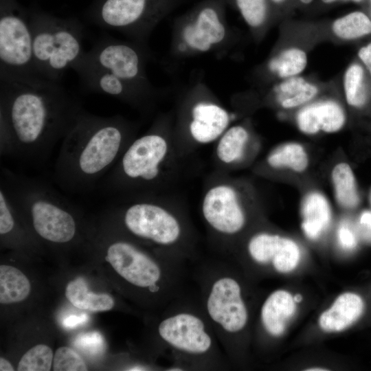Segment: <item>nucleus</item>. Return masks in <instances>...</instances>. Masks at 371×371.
<instances>
[{"mask_svg":"<svg viewBox=\"0 0 371 371\" xmlns=\"http://www.w3.org/2000/svg\"><path fill=\"white\" fill-rule=\"evenodd\" d=\"M302 229L311 240L318 238L330 225L331 207L327 197L319 191L306 193L301 202Z\"/></svg>","mask_w":371,"mask_h":371,"instance_id":"nucleus-21","label":"nucleus"},{"mask_svg":"<svg viewBox=\"0 0 371 371\" xmlns=\"http://www.w3.org/2000/svg\"><path fill=\"white\" fill-rule=\"evenodd\" d=\"M53 352L45 344H38L28 350L21 358L19 371H49L53 364Z\"/></svg>","mask_w":371,"mask_h":371,"instance_id":"nucleus-31","label":"nucleus"},{"mask_svg":"<svg viewBox=\"0 0 371 371\" xmlns=\"http://www.w3.org/2000/svg\"><path fill=\"white\" fill-rule=\"evenodd\" d=\"M82 87L135 106H142L152 96L128 85L107 71L79 60L72 67Z\"/></svg>","mask_w":371,"mask_h":371,"instance_id":"nucleus-16","label":"nucleus"},{"mask_svg":"<svg viewBox=\"0 0 371 371\" xmlns=\"http://www.w3.org/2000/svg\"><path fill=\"white\" fill-rule=\"evenodd\" d=\"M370 16L371 18V0H368Z\"/></svg>","mask_w":371,"mask_h":371,"instance_id":"nucleus-44","label":"nucleus"},{"mask_svg":"<svg viewBox=\"0 0 371 371\" xmlns=\"http://www.w3.org/2000/svg\"><path fill=\"white\" fill-rule=\"evenodd\" d=\"M87 320L88 316L85 314L80 315H72L63 319V325L66 328H74L78 326L84 324Z\"/></svg>","mask_w":371,"mask_h":371,"instance_id":"nucleus-36","label":"nucleus"},{"mask_svg":"<svg viewBox=\"0 0 371 371\" xmlns=\"http://www.w3.org/2000/svg\"><path fill=\"white\" fill-rule=\"evenodd\" d=\"M293 298L295 302H300L302 300V296L300 294H297L293 297Z\"/></svg>","mask_w":371,"mask_h":371,"instance_id":"nucleus-42","label":"nucleus"},{"mask_svg":"<svg viewBox=\"0 0 371 371\" xmlns=\"http://www.w3.org/2000/svg\"><path fill=\"white\" fill-rule=\"evenodd\" d=\"M273 10V15L275 12L284 6L289 0H269Z\"/></svg>","mask_w":371,"mask_h":371,"instance_id":"nucleus-38","label":"nucleus"},{"mask_svg":"<svg viewBox=\"0 0 371 371\" xmlns=\"http://www.w3.org/2000/svg\"><path fill=\"white\" fill-rule=\"evenodd\" d=\"M267 161L272 168L289 169L296 173H302L308 167L309 157L302 144L289 142L271 150L267 157Z\"/></svg>","mask_w":371,"mask_h":371,"instance_id":"nucleus-25","label":"nucleus"},{"mask_svg":"<svg viewBox=\"0 0 371 371\" xmlns=\"http://www.w3.org/2000/svg\"><path fill=\"white\" fill-rule=\"evenodd\" d=\"M370 204H371V191H370Z\"/></svg>","mask_w":371,"mask_h":371,"instance_id":"nucleus-45","label":"nucleus"},{"mask_svg":"<svg viewBox=\"0 0 371 371\" xmlns=\"http://www.w3.org/2000/svg\"><path fill=\"white\" fill-rule=\"evenodd\" d=\"M225 0H201L172 24L170 56L181 60L204 54L225 56L234 41Z\"/></svg>","mask_w":371,"mask_h":371,"instance_id":"nucleus-7","label":"nucleus"},{"mask_svg":"<svg viewBox=\"0 0 371 371\" xmlns=\"http://www.w3.org/2000/svg\"><path fill=\"white\" fill-rule=\"evenodd\" d=\"M359 223L366 232L371 235V212L366 210L363 212L359 217Z\"/></svg>","mask_w":371,"mask_h":371,"instance_id":"nucleus-37","label":"nucleus"},{"mask_svg":"<svg viewBox=\"0 0 371 371\" xmlns=\"http://www.w3.org/2000/svg\"><path fill=\"white\" fill-rule=\"evenodd\" d=\"M202 214L211 230L221 238L237 235L247 223L238 193L228 185L216 186L207 192L202 203Z\"/></svg>","mask_w":371,"mask_h":371,"instance_id":"nucleus-13","label":"nucleus"},{"mask_svg":"<svg viewBox=\"0 0 371 371\" xmlns=\"http://www.w3.org/2000/svg\"><path fill=\"white\" fill-rule=\"evenodd\" d=\"M161 311L156 334L172 364L184 370H223L228 359L195 292L188 289Z\"/></svg>","mask_w":371,"mask_h":371,"instance_id":"nucleus-3","label":"nucleus"},{"mask_svg":"<svg viewBox=\"0 0 371 371\" xmlns=\"http://www.w3.org/2000/svg\"><path fill=\"white\" fill-rule=\"evenodd\" d=\"M306 370H308V371H319V370H328L324 369V368H311V369H306Z\"/></svg>","mask_w":371,"mask_h":371,"instance_id":"nucleus-43","label":"nucleus"},{"mask_svg":"<svg viewBox=\"0 0 371 371\" xmlns=\"http://www.w3.org/2000/svg\"><path fill=\"white\" fill-rule=\"evenodd\" d=\"M295 123L298 131L307 136L333 134L346 125L347 115L343 105L335 98H316L296 111Z\"/></svg>","mask_w":371,"mask_h":371,"instance_id":"nucleus-15","label":"nucleus"},{"mask_svg":"<svg viewBox=\"0 0 371 371\" xmlns=\"http://www.w3.org/2000/svg\"><path fill=\"white\" fill-rule=\"evenodd\" d=\"M33 56L38 74L60 82L82 58L83 29L74 21L34 14L31 16Z\"/></svg>","mask_w":371,"mask_h":371,"instance_id":"nucleus-8","label":"nucleus"},{"mask_svg":"<svg viewBox=\"0 0 371 371\" xmlns=\"http://www.w3.org/2000/svg\"><path fill=\"white\" fill-rule=\"evenodd\" d=\"M295 303L293 296L286 291L271 293L260 308V321L262 329L273 337L282 335L295 314Z\"/></svg>","mask_w":371,"mask_h":371,"instance_id":"nucleus-18","label":"nucleus"},{"mask_svg":"<svg viewBox=\"0 0 371 371\" xmlns=\"http://www.w3.org/2000/svg\"><path fill=\"white\" fill-rule=\"evenodd\" d=\"M334 196L338 205L344 209H353L360 201L355 174L346 162L337 163L330 173Z\"/></svg>","mask_w":371,"mask_h":371,"instance_id":"nucleus-23","label":"nucleus"},{"mask_svg":"<svg viewBox=\"0 0 371 371\" xmlns=\"http://www.w3.org/2000/svg\"><path fill=\"white\" fill-rule=\"evenodd\" d=\"M105 259L124 282L160 310L188 290V264L162 253L154 256L130 240H112Z\"/></svg>","mask_w":371,"mask_h":371,"instance_id":"nucleus-5","label":"nucleus"},{"mask_svg":"<svg viewBox=\"0 0 371 371\" xmlns=\"http://www.w3.org/2000/svg\"><path fill=\"white\" fill-rule=\"evenodd\" d=\"M54 371H85L87 366L84 359L72 348L67 346L58 348L53 359Z\"/></svg>","mask_w":371,"mask_h":371,"instance_id":"nucleus-32","label":"nucleus"},{"mask_svg":"<svg viewBox=\"0 0 371 371\" xmlns=\"http://www.w3.org/2000/svg\"><path fill=\"white\" fill-rule=\"evenodd\" d=\"M0 184L27 220L33 232L52 244L65 245L76 238L78 225L71 203L47 183L1 170Z\"/></svg>","mask_w":371,"mask_h":371,"instance_id":"nucleus-6","label":"nucleus"},{"mask_svg":"<svg viewBox=\"0 0 371 371\" xmlns=\"http://www.w3.org/2000/svg\"><path fill=\"white\" fill-rule=\"evenodd\" d=\"M308 64L306 50L291 45L281 49L273 55L267 63L269 73L279 80L302 76Z\"/></svg>","mask_w":371,"mask_h":371,"instance_id":"nucleus-22","label":"nucleus"},{"mask_svg":"<svg viewBox=\"0 0 371 371\" xmlns=\"http://www.w3.org/2000/svg\"><path fill=\"white\" fill-rule=\"evenodd\" d=\"M342 89L345 100L350 106L359 109L367 103L368 90L361 65L352 63L346 68L342 77Z\"/></svg>","mask_w":371,"mask_h":371,"instance_id":"nucleus-29","label":"nucleus"},{"mask_svg":"<svg viewBox=\"0 0 371 371\" xmlns=\"http://www.w3.org/2000/svg\"><path fill=\"white\" fill-rule=\"evenodd\" d=\"M297 3L303 6H309L312 5L315 0H295Z\"/></svg>","mask_w":371,"mask_h":371,"instance_id":"nucleus-41","label":"nucleus"},{"mask_svg":"<svg viewBox=\"0 0 371 371\" xmlns=\"http://www.w3.org/2000/svg\"><path fill=\"white\" fill-rule=\"evenodd\" d=\"M83 110L60 82L0 74L1 156L45 159Z\"/></svg>","mask_w":371,"mask_h":371,"instance_id":"nucleus-1","label":"nucleus"},{"mask_svg":"<svg viewBox=\"0 0 371 371\" xmlns=\"http://www.w3.org/2000/svg\"><path fill=\"white\" fill-rule=\"evenodd\" d=\"M357 55L371 76V43L362 46L359 49Z\"/></svg>","mask_w":371,"mask_h":371,"instance_id":"nucleus-35","label":"nucleus"},{"mask_svg":"<svg viewBox=\"0 0 371 371\" xmlns=\"http://www.w3.org/2000/svg\"><path fill=\"white\" fill-rule=\"evenodd\" d=\"M337 237L340 247L345 250H352L357 246V239L356 234L346 223L339 225Z\"/></svg>","mask_w":371,"mask_h":371,"instance_id":"nucleus-34","label":"nucleus"},{"mask_svg":"<svg viewBox=\"0 0 371 371\" xmlns=\"http://www.w3.org/2000/svg\"><path fill=\"white\" fill-rule=\"evenodd\" d=\"M0 370L1 371H13L14 368L11 363L4 359L3 357L0 358Z\"/></svg>","mask_w":371,"mask_h":371,"instance_id":"nucleus-39","label":"nucleus"},{"mask_svg":"<svg viewBox=\"0 0 371 371\" xmlns=\"http://www.w3.org/2000/svg\"><path fill=\"white\" fill-rule=\"evenodd\" d=\"M150 58L146 44L104 36L85 52L80 60L153 96L155 91L146 74V65Z\"/></svg>","mask_w":371,"mask_h":371,"instance_id":"nucleus-10","label":"nucleus"},{"mask_svg":"<svg viewBox=\"0 0 371 371\" xmlns=\"http://www.w3.org/2000/svg\"><path fill=\"white\" fill-rule=\"evenodd\" d=\"M131 127L118 115L104 117L85 109L61 140L54 179L64 191H92L117 164L131 141Z\"/></svg>","mask_w":371,"mask_h":371,"instance_id":"nucleus-2","label":"nucleus"},{"mask_svg":"<svg viewBox=\"0 0 371 371\" xmlns=\"http://www.w3.org/2000/svg\"><path fill=\"white\" fill-rule=\"evenodd\" d=\"M277 105L283 110H297L317 98V84L302 76L280 80L272 88Z\"/></svg>","mask_w":371,"mask_h":371,"instance_id":"nucleus-19","label":"nucleus"},{"mask_svg":"<svg viewBox=\"0 0 371 371\" xmlns=\"http://www.w3.org/2000/svg\"><path fill=\"white\" fill-rule=\"evenodd\" d=\"M0 74L40 76L34 66L30 21L14 11H1Z\"/></svg>","mask_w":371,"mask_h":371,"instance_id":"nucleus-12","label":"nucleus"},{"mask_svg":"<svg viewBox=\"0 0 371 371\" xmlns=\"http://www.w3.org/2000/svg\"><path fill=\"white\" fill-rule=\"evenodd\" d=\"M330 27L337 38L354 41L371 34V18L363 11L355 10L335 18Z\"/></svg>","mask_w":371,"mask_h":371,"instance_id":"nucleus-28","label":"nucleus"},{"mask_svg":"<svg viewBox=\"0 0 371 371\" xmlns=\"http://www.w3.org/2000/svg\"><path fill=\"white\" fill-rule=\"evenodd\" d=\"M31 284L17 268L1 265L0 266V302L9 304L21 302L29 295Z\"/></svg>","mask_w":371,"mask_h":371,"instance_id":"nucleus-27","label":"nucleus"},{"mask_svg":"<svg viewBox=\"0 0 371 371\" xmlns=\"http://www.w3.org/2000/svg\"><path fill=\"white\" fill-rule=\"evenodd\" d=\"M65 296L76 308L92 312L106 311L114 307L113 298L106 293L89 291L82 278L70 281L65 289Z\"/></svg>","mask_w":371,"mask_h":371,"instance_id":"nucleus-24","label":"nucleus"},{"mask_svg":"<svg viewBox=\"0 0 371 371\" xmlns=\"http://www.w3.org/2000/svg\"><path fill=\"white\" fill-rule=\"evenodd\" d=\"M238 11L245 23L254 34L263 31L273 16L269 0H225Z\"/></svg>","mask_w":371,"mask_h":371,"instance_id":"nucleus-26","label":"nucleus"},{"mask_svg":"<svg viewBox=\"0 0 371 371\" xmlns=\"http://www.w3.org/2000/svg\"><path fill=\"white\" fill-rule=\"evenodd\" d=\"M322 4L329 5L341 1H351L354 3H361L363 0H319Z\"/></svg>","mask_w":371,"mask_h":371,"instance_id":"nucleus-40","label":"nucleus"},{"mask_svg":"<svg viewBox=\"0 0 371 371\" xmlns=\"http://www.w3.org/2000/svg\"><path fill=\"white\" fill-rule=\"evenodd\" d=\"M249 139L247 128L237 124L227 128L221 136L216 148L218 159L225 164L239 160Z\"/></svg>","mask_w":371,"mask_h":371,"instance_id":"nucleus-30","label":"nucleus"},{"mask_svg":"<svg viewBox=\"0 0 371 371\" xmlns=\"http://www.w3.org/2000/svg\"><path fill=\"white\" fill-rule=\"evenodd\" d=\"M246 251L255 264L271 265L280 273L293 270L300 258V248L294 240L267 232L251 236L247 241Z\"/></svg>","mask_w":371,"mask_h":371,"instance_id":"nucleus-14","label":"nucleus"},{"mask_svg":"<svg viewBox=\"0 0 371 371\" xmlns=\"http://www.w3.org/2000/svg\"><path fill=\"white\" fill-rule=\"evenodd\" d=\"M188 129L192 137L201 144L212 142L228 128L231 115L217 102L199 99L190 110Z\"/></svg>","mask_w":371,"mask_h":371,"instance_id":"nucleus-17","label":"nucleus"},{"mask_svg":"<svg viewBox=\"0 0 371 371\" xmlns=\"http://www.w3.org/2000/svg\"><path fill=\"white\" fill-rule=\"evenodd\" d=\"M74 345L89 355L100 354L105 348V343L102 335L93 331L80 333L74 340Z\"/></svg>","mask_w":371,"mask_h":371,"instance_id":"nucleus-33","label":"nucleus"},{"mask_svg":"<svg viewBox=\"0 0 371 371\" xmlns=\"http://www.w3.org/2000/svg\"><path fill=\"white\" fill-rule=\"evenodd\" d=\"M363 309L364 303L359 295L344 293L335 300L330 308L322 313L319 325L325 331H341L355 322Z\"/></svg>","mask_w":371,"mask_h":371,"instance_id":"nucleus-20","label":"nucleus"},{"mask_svg":"<svg viewBox=\"0 0 371 371\" xmlns=\"http://www.w3.org/2000/svg\"><path fill=\"white\" fill-rule=\"evenodd\" d=\"M183 0H104L95 22L131 41L146 44L154 28Z\"/></svg>","mask_w":371,"mask_h":371,"instance_id":"nucleus-11","label":"nucleus"},{"mask_svg":"<svg viewBox=\"0 0 371 371\" xmlns=\"http://www.w3.org/2000/svg\"><path fill=\"white\" fill-rule=\"evenodd\" d=\"M115 214L128 233L157 245L163 254L188 265L198 258L187 245L181 220L164 207L150 201H135L116 209Z\"/></svg>","mask_w":371,"mask_h":371,"instance_id":"nucleus-9","label":"nucleus"},{"mask_svg":"<svg viewBox=\"0 0 371 371\" xmlns=\"http://www.w3.org/2000/svg\"><path fill=\"white\" fill-rule=\"evenodd\" d=\"M191 265L202 308L227 359L234 360L238 338L249 320L243 284L225 256L198 258Z\"/></svg>","mask_w":371,"mask_h":371,"instance_id":"nucleus-4","label":"nucleus"}]
</instances>
